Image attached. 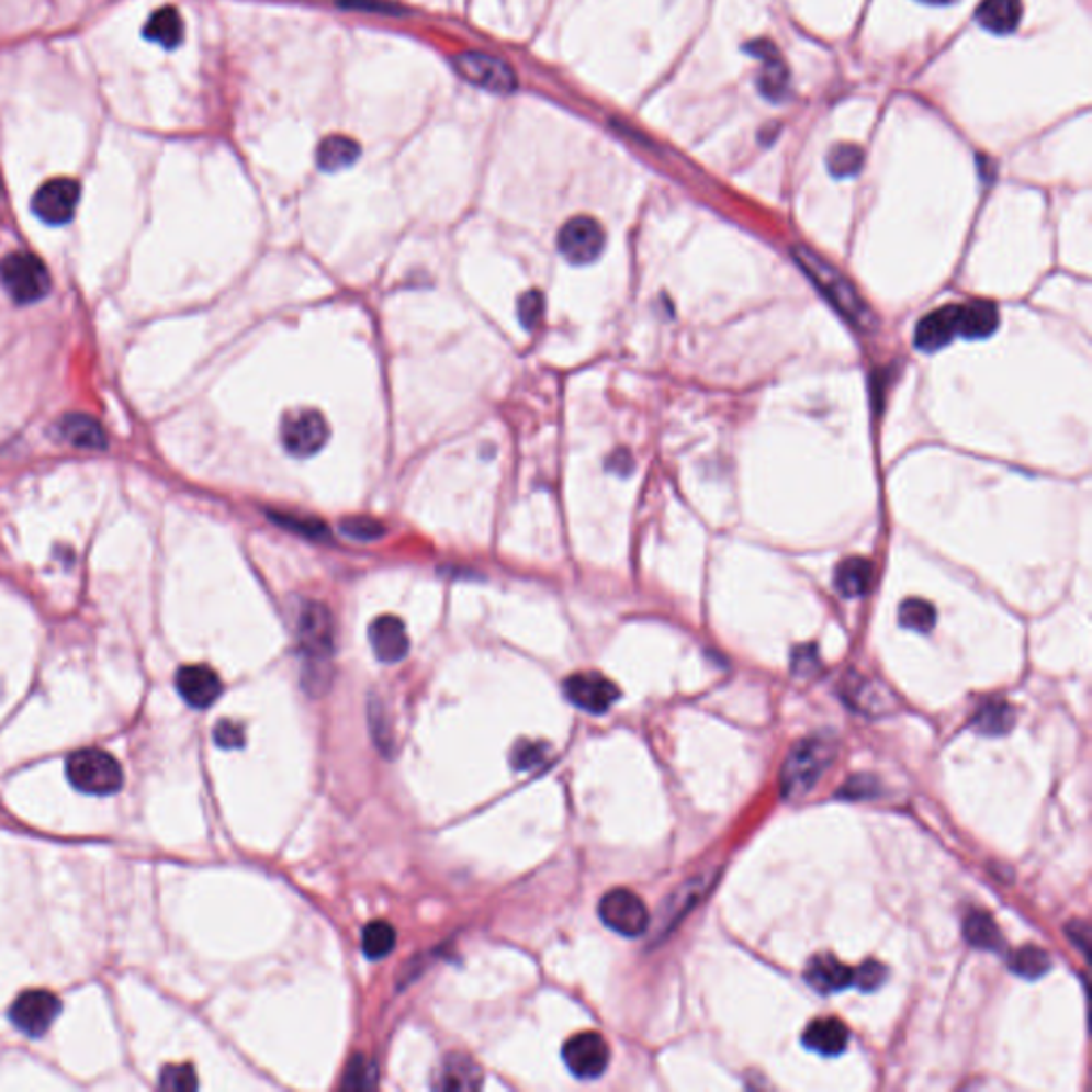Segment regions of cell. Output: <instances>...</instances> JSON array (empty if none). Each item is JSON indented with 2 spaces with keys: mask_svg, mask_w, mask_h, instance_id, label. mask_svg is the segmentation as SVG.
<instances>
[{
  "mask_svg": "<svg viewBox=\"0 0 1092 1092\" xmlns=\"http://www.w3.org/2000/svg\"><path fill=\"white\" fill-rule=\"evenodd\" d=\"M798 267L811 278V282L818 286V291L832 303V307L854 327L860 331H873L875 329V314L868 307L856 286L832 264L815 255L807 246H796L791 250Z\"/></svg>",
  "mask_w": 1092,
  "mask_h": 1092,
  "instance_id": "obj_1",
  "label": "cell"
},
{
  "mask_svg": "<svg viewBox=\"0 0 1092 1092\" xmlns=\"http://www.w3.org/2000/svg\"><path fill=\"white\" fill-rule=\"evenodd\" d=\"M834 759V745L813 736L800 741L791 750L781 768V793L784 798H800L815 788Z\"/></svg>",
  "mask_w": 1092,
  "mask_h": 1092,
  "instance_id": "obj_2",
  "label": "cell"
},
{
  "mask_svg": "<svg viewBox=\"0 0 1092 1092\" xmlns=\"http://www.w3.org/2000/svg\"><path fill=\"white\" fill-rule=\"evenodd\" d=\"M67 777L76 790L110 796L122 788L124 773L112 754L103 750H79L67 759Z\"/></svg>",
  "mask_w": 1092,
  "mask_h": 1092,
  "instance_id": "obj_3",
  "label": "cell"
},
{
  "mask_svg": "<svg viewBox=\"0 0 1092 1092\" xmlns=\"http://www.w3.org/2000/svg\"><path fill=\"white\" fill-rule=\"evenodd\" d=\"M0 282L9 297L20 305L41 302L52 289V278L43 261L20 250L0 261Z\"/></svg>",
  "mask_w": 1092,
  "mask_h": 1092,
  "instance_id": "obj_4",
  "label": "cell"
},
{
  "mask_svg": "<svg viewBox=\"0 0 1092 1092\" xmlns=\"http://www.w3.org/2000/svg\"><path fill=\"white\" fill-rule=\"evenodd\" d=\"M295 637L300 649L312 660H325L334 653L336 632L334 619L327 606L312 600H303L295 610Z\"/></svg>",
  "mask_w": 1092,
  "mask_h": 1092,
  "instance_id": "obj_5",
  "label": "cell"
},
{
  "mask_svg": "<svg viewBox=\"0 0 1092 1092\" xmlns=\"http://www.w3.org/2000/svg\"><path fill=\"white\" fill-rule=\"evenodd\" d=\"M280 436L293 457H312L329 442V425L318 410L295 408L282 418Z\"/></svg>",
  "mask_w": 1092,
  "mask_h": 1092,
  "instance_id": "obj_6",
  "label": "cell"
},
{
  "mask_svg": "<svg viewBox=\"0 0 1092 1092\" xmlns=\"http://www.w3.org/2000/svg\"><path fill=\"white\" fill-rule=\"evenodd\" d=\"M598 913L604 924L617 935L637 939L649 928V911L641 897L626 888L610 890L598 904Z\"/></svg>",
  "mask_w": 1092,
  "mask_h": 1092,
  "instance_id": "obj_7",
  "label": "cell"
},
{
  "mask_svg": "<svg viewBox=\"0 0 1092 1092\" xmlns=\"http://www.w3.org/2000/svg\"><path fill=\"white\" fill-rule=\"evenodd\" d=\"M604 244L606 235L603 225L592 216L570 218L558 235V248L565 261L572 264L594 263L603 255Z\"/></svg>",
  "mask_w": 1092,
  "mask_h": 1092,
  "instance_id": "obj_8",
  "label": "cell"
},
{
  "mask_svg": "<svg viewBox=\"0 0 1092 1092\" xmlns=\"http://www.w3.org/2000/svg\"><path fill=\"white\" fill-rule=\"evenodd\" d=\"M452 63L463 79L495 94H508L517 88V77L513 74V69L504 60L489 54L463 52L454 56Z\"/></svg>",
  "mask_w": 1092,
  "mask_h": 1092,
  "instance_id": "obj_9",
  "label": "cell"
},
{
  "mask_svg": "<svg viewBox=\"0 0 1092 1092\" xmlns=\"http://www.w3.org/2000/svg\"><path fill=\"white\" fill-rule=\"evenodd\" d=\"M565 1067L581 1080H596L608 1069L610 1050L600 1033H578L564 1046Z\"/></svg>",
  "mask_w": 1092,
  "mask_h": 1092,
  "instance_id": "obj_10",
  "label": "cell"
},
{
  "mask_svg": "<svg viewBox=\"0 0 1092 1092\" xmlns=\"http://www.w3.org/2000/svg\"><path fill=\"white\" fill-rule=\"evenodd\" d=\"M565 698L594 716L606 713L621 696L619 687L600 673H578L564 680Z\"/></svg>",
  "mask_w": 1092,
  "mask_h": 1092,
  "instance_id": "obj_11",
  "label": "cell"
},
{
  "mask_svg": "<svg viewBox=\"0 0 1092 1092\" xmlns=\"http://www.w3.org/2000/svg\"><path fill=\"white\" fill-rule=\"evenodd\" d=\"M79 203V184L69 178H56L45 182L33 199V212L45 225H67L76 216Z\"/></svg>",
  "mask_w": 1092,
  "mask_h": 1092,
  "instance_id": "obj_12",
  "label": "cell"
},
{
  "mask_svg": "<svg viewBox=\"0 0 1092 1092\" xmlns=\"http://www.w3.org/2000/svg\"><path fill=\"white\" fill-rule=\"evenodd\" d=\"M747 54L762 60V69L757 74L759 94L770 103H781L790 92V69L779 56V49L768 38H757L745 45Z\"/></svg>",
  "mask_w": 1092,
  "mask_h": 1092,
  "instance_id": "obj_13",
  "label": "cell"
},
{
  "mask_svg": "<svg viewBox=\"0 0 1092 1092\" xmlns=\"http://www.w3.org/2000/svg\"><path fill=\"white\" fill-rule=\"evenodd\" d=\"M60 1001L47 990H29L20 994L11 1007V1022L26 1035H43L60 1014Z\"/></svg>",
  "mask_w": 1092,
  "mask_h": 1092,
  "instance_id": "obj_14",
  "label": "cell"
},
{
  "mask_svg": "<svg viewBox=\"0 0 1092 1092\" xmlns=\"http://www.w3.org/2000/svg\"><path fill=\"white\" fill-rule=\"evenodd\" d=\"M960 336V305H943L926 314L915 327V346L935 352Z\"/></svg>",
  "mask_w": 1092,
  "mask_h": 1092,
  "instance_id": "obj_15",
  "label": "cell"
},
{
  "mask_svg": "<svg viewBox=\"0 0 1092 1092\" xmlns=\"http://www.w3.org/2000/svg\"><path fill=\"white\" fill-rule=\"evenodd\" d=\"M180 696L194 709L212 707L223 694V680L210 666H184L176 675Z\"/></svg>",
  "mask_w": 1092,
  "mask_h": 1092,
  "instance_id": "obj_16",
  "label": "cell"
},
{
  "mask_svg": "<svg viewBox=\"0 0 1092 1092\" xmlns=\"http://www.w3.org/2000/svg\"><path fill=\"white\" fill-rule=\"evenodd\" d=\"M370 644L382 664H397L408 655L410 639L399 617L382 615L370 626Z\"/></svg>",
  "mask_w": 1092,
  "mask_h": 1092,
  "instance_id": "obj_17",
  "label": "cell"
},
{
  "mask_svg": "<svg viewBox=\"0 0 1092 1092\" xmlns=\"http://www.w3.org/2000/svg\"><path fill=\"white\" fill-rule=\"evenodd\" d=\"M56 436L83 451H103L108 447L105 429L97 418L88 415H65L56 425Z\"/></svg>",
  "mask_w": 1092,
  "mask_h": 1092,
  "instance_id": "obj_18",
  "label": "cell"
},
{
  "mask_svg": "<svg viewBox=\"0 0 1092 1092\" xmlns=\"http://www.w3.org/2000/svg\"><path fill=\"white\" fill-rule=\"evenodd\" d=\"M802 1044L818 1052V1055L824 1056H838L845 1052L847 1044H849V1031L847 1026L836 1020V1017H822V1020H813L807 1031L802 1033Z\"/></svg>",
  "mask_w": 1092,
  "mask_h": 1092,
  "instance_id": "obj_19",
  "label": "cell"
},
{
  "mask_svg": "<svg viewBox=\"0 0 1092 1092\" xmlns=\"http://www.w3.org/2000/svg\"><path fill=\"white\" fill-rule=\"evenodd\" d=\"M483 1084L479 1065L468 1056H449L436 1076L438 1091H476Z\"/></svg>",
  "mask_w": 1092,
  "mask_h": 1092,
  "instance_id": "obj_20",
  "label": "cell"
},
{
  "mask_svg": "<svg viewBox=\"0 0 1092 1092\" xmlns=\"http://www.w3.org/2000/svg\"><path fill=\"white\" fill-rule=\"evenodd\" d=\"M807 983L818 992H838L852 986V969L834 956H815L804 971Z\"/></svg>",
  "mask_w": 1092,
  "mask_h": 1092,
  "instance_id": "obj_21",
  "label": "cell"
},
{
  "mask_svg": "<svg viewBox=\"0 0 1092 1092\" xmlns=\"http://www.w3.org/2000/svg\"><path fill=\"white\" fill-rule=\"evenodd\" d=\"M976 18L992 35H1012L1022 18V0H981Z\"/></svg>",
  "mask_w": 1092,
  "mask_h": 1092,
  "instance_id": "obj_22",
  "label": "cell"
},
{
  "mask_svg": "<svg viewBox=\"0 0 1092 1092\" xmlns=\"http://www.w3.org/2000/svg\"><path fill=\"white\" fill-rule=\"evenodd\" d=\"M873 585V564L865 558H847L836 565L834 587L845 598H860Z\"/></svg>",
  "mask_w": 1092,
  "mask_h": 1092,
  "instance_id": "obj_23",
  "label": "cell"
},
{
  "mask_svg": "<svg viewBox=\"0 0 1092 1092\" xmlns=\"http://www.w3.org/2000/svg\"><path fill=\"white\" fill-rule=\"evenodd\" d=\"M999 327V309L990 302L960 305V336L969 339L988 338Z\"/></svg>",
  "mask_w": 1092,
  "mask_h": 1092,
  "instance_id": "obj_24",
  "label": "cell"
},
{
  "mask_svg": "<svg viewBox=\"0 0 1092 1092\" xmlns=\"http://www.w3.org/2000/svg\"><path fill=\"white\" fill-rule=\"evenodd\" d=\"M144 35L148 41L162 45L165 49L178 47L184 38V22H182L178 9L162 7V9L154 11L146 29H144Z\"/></svg>",
  "mask_w": 1092,
  "mask_h": 1092,
  "instance_id": "obj_25",
  "label": "cell"
},
{
  "mask_svg": "<svg viewBox=\"0 0 1092 1092\" xmlns=\"http://www.w3.org/2000/svg\"><path fill=\"white\" fill-rule=\"evenodd\" d=\"M359 154H361V148L354 139L344 137V135H331L318 146L316 160H318V167L323 171L334 173V171H341V169L354 165Z\"/></svg>",
  "mask_w": 1092,
  "mask_h": 1092,
  "instance_id": "obj_26",
  "label": "cell"
},
{
  "mask_svg": "<svg viewBox=\"0 0 1092 1092\" xmlns=\"http://www.w3.org/2000/svg\"><path fill=\"white\" fill-rule=\"evenodd\" d=\"M965 939L978 949H988V952H1003L1005 949L1001 928L986 911H971L967 915Z\"/></svg>",
  "mask_w": 1092,
  "mask_h": 1092,
  "instance_id": "obj_27",
  "label": "cell"
},
{
  "mask_svg": "<svg viewBox=\"0 0 1092 1092\" xmlns=\"http://www.w3.org/2000/svg\"><path fill=\"white\" fill-rule=\"evenodd\" d=\"M1012 971L1024 980H1039L1052 969V960L1046 949L1037 945H1024L1012 956Z\"/></svg>",
  "mask_w": 1092,
  "mask_h": 1092,
  "instance_id": "obj_28",
  "label": "cell"
},
{
  "mask_svg": "<svg viewBox=\"0 0 1092 1092\" xmlns=\"http://www.w3.org/2000/svg\"><path fill=\"white\" fill-rule=\"evenodd\" d=\"M1014 721H1016L1014 709L1005 702H988L978 711V716L973 717V725L983 736H1001L1012 730Z\"/></svg>",
  "mask_w": 1092,
  "mask_h": 1092,
  "instance_id": "obj_29",
  "label": "cell"
},
{
  "mask_svg": "<svg viewBox=\"0 0 1092 1092\" xmlns=\"http://www.w3.org/2000/svg\"><path fill=\"white\" fill-rule=\"evenodd\" d=\"M395 943H397V933L384 920H376L363 928L361 949L372 960H380V958L389 956L395 949Z\"/></svg>",
  "mask_w": 1092,
  "mask_h": 1092,
  "instance_id": "obj_30",
  "label": "cell"
},
{
  "mask_svg": "<svg viewBox=\"0 0 1092 1092\" xmlns=\"http://www.w3.org/2000/svg\"><path fill=\"white\" fill-rule=\"evenodd\" d=\"M899 621H901V626L907 628V630L926 634L937 623V610H935L933 604L926 603V600L909 598L899 608Z\"/></svg>",
  "mask_w": 1092,
  "mask_h": 1092,
  "instance_id": "obj_31",
  "label": "cell"
},
{
  "mask_svg": "<svg viewBox=\"0 0 1092 1092\" xmlns=\"http://www.w3.org/2000/svg\"><path fill=\"white\" fill-rule=\"evenodd\" d=\"M376 1062L365 1058V1056L350 1058V1062L344 1071V1078H341V1089L344 1091H372V1089H376Z\"/></svg>",
  "mask_w": 1092,
  "mask_h": 1092,
  "instance_id": "obj_32",
  "label": "cell"
},
{
  "mask_svg": "<svg viewBox=\"0 0 1092 1092\" xmlns=\"http://www.w3.org/2000/svg\"><path fill=\"white\" fill-rule=\"evenodd\" d=\"M865 165V151L854 144H838L829 154V169L834 178H854Z\"/></svg>",
  "mask_w": 1092,
  "mask_h": 1092,
  "instance_id": "obj_33",
  "label": "cell"
},
{
  "mask_svg": "<svg viewBox=\"0 0 1092 1092\" xmlns=\"http://www.w3.org/2000/svg\"><path fill=\"white\" fill-rule=\"evenodd\" d=\"M269 517L280 528L302 533V536L312 538V540H325L329 536V529L325 528V524L320 519L302 517V515H289V513H269Z\"/></svg>",
  "mask_w": 1092,
  "mask_h": 1092,
  "instance_id": "obj_34",
  "label": "cell"
},
{
  "mask_svg": "<svg viewBox=\"0 0 1092 1092\" xmlns=\"http://www.w3.org/2000/svg\"><path fill=\"white\" fill-rule=\"evenodd\" d=\"M549 754H551V750L544 743L519 741L513 750L510 762L517 770H536V768H542L547 764Z\"/></svg>",
  "mask_w": 1092,
  "mask_h": 1092,
  "instance_id": "obj_35",
  "label": "cell"
},
{
  "mask_svg": "<svg viewBox=\"0 0 1092 1092\" xmlns=\"http://www.w3.org/2000/svg\"><path fill=\"white\" fill-rule=\"evenodd\" d=\"M339 529H341L344 536H348L352 540H359V542H374V540H380L386 533V528L380 521L368 519V517L344 519L339 524Z\"/></svg>",
  "mask_w": 1092,
  "mask_h": 1092,
  "instance_id": "obj_36",
  "label": "cell"
},
{
  "mask_svg": "<svg viewBox=\"0 0 1092 1092\" xmlns=\"http://www.w3.org/2000/svg\"><path fill=\"white\" fill-rule=\"evenodd\" d=\"M517 314H519V320L521 325L531 331L540 325L542 320V314H544V295L540 291H528L519 297V305H517Z\"/></svg>",
  "mask_w": 1092,
  "mask_h": 1092,
  "instance_id": "obj_37",
  "label": "cell"
},
{
  "mask_svg": "<svg viewBox=\"0 0 1092 1092\" xmlns=\"http://www.w3.org/2000/svg\"><path fill=\"white\" fill-rule=\"evenodd\" d=\"M886 978H888V971L881 962L867 960L856 971H852V986L860 988L863 992H873V990L883 986Z\"/></svg>",
  "mask_w": 1092,
  "mask_h": 1092,
  "instance_id": "obj_38",
  "label": "cell"
},
{
  "mask_svg": "<svg viewBox=\"0 0 1092 1092\" xmlns=\"http://www.w3.org/2000/svg\"><path fill=\"white\" fill-rule=\"evenodd\" d=\"M160 1087L167 1091H194L199 1082L189 1065H180V1067H167L162 1071Z\"/></svg>",
  "mask_w": 1092,
  "mask_h": 1092,
  "instance_id": "obj_39",
  "label": "cell"
},
{
  "mask_svg": "<svg viewBox=\"0 0 1092 1092\" xmlns=\"http://www.w3.org/2000/svg\"><path fill=\"white\" fill-rule=\"evenodd\" d=\"M214 739L225 750H237L244 745V730L235 721H221L214 730Z\"/></svg>",
  "mask_w": 1092,
  "mask_h": 1092,
  "instance_id": "obj_40",
  "label": "cell"
},
{
  "mask_svg": "<svg viewBox=\"0 0 1092 1092\" xmlns=\"http://www.w3.org/2000/svg\"><path fill=\"white\" fill-rule=\"evenodd\" d=\"M1069 937H1071L1073 945L1078 943V947L1082 949V954H1087V952H1089V937H1091V931H1089V926H1087L1084 922H1073V924L1069 926Z\"/></svg>",
  "mask_w": 1092,
  "mask_h": 1092,
  "instance_id": "obj_41",
  "label": "cell"
},
{
  "mask_svg": "<svg viewBox=\"0 0 1092 1092\" xmlns=\"http://www.w3.org/2000/svg\"><path fill=\"white\" fill-rule=\"evenodd\" d=\"M632 457L628 451H617L610 459H608V468L612 472H619V474H628L632 470Z\"/></svg>",
  "mask_w": 1092,
  "mask_h": 1092,
  "instance_id": "obj_42",
  "label": "cell"
},
{
  "mask_svg": "<svg viewBox=\"0 0 1092 1092\" xmlns=\"http://www.w3.org/2000/svg\"><path fill=\"white\" fill-rule=\"evenodd\" d=\"M920 2H926V4H954L956 0H920Z\"/></svg>",
  "mask_w": 1092,
  "mask_h": 1092,
  "instance_id": "obj_43",
  "label": "cell"
},
{
  "mask_svg": "<svg viewBox=\"0 0 1092 1092\" xmlns=\"http://www.w3.org/2000/svg\"><path fill=\"white\" fill-rule=\"evenodd\" d=\"M0 194H2V180H0Z\"/></svg>",
  "mask_w": 1092,
  "mask_h": 1092,
  "instance_id": "obj_44",
  "label": "cell"
}]
</instances>
